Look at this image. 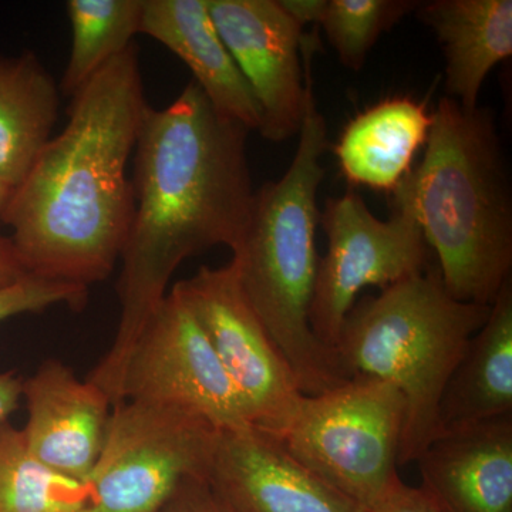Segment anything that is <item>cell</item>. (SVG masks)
<instances>
[{
  "label": "cell",
  "mask_w": 512,
  "mask_h": 512,
  "mask_svg": "<svg viewBox=\"0 0 512 512\" xmlns=\"http://www.w3.org/2000/svg\"><path fill=\"white\" fill-rule=\"evenodd\" d=\"M248 128L221 116L190 82L164 109L147 106L134 147V212L117 282L120 319L87 380L120 404L128 353L185 259L237 244L255 191Z\"/></svg>",
  "instance_id": "6da1fadb"
},
{
  "label": "cell",
  "mask_w": 512,
  "mask_h": 512,
  "mask_svg": "<svg viewBox=\"0 0 512 512\" xmlns=\"http://www.w3.org/2000/svg\"><path fill=\"white\" fill-rule=\"evenodd\" d=\"M146 107L136 43L74 94L66 127L0 211L26 274L86 288L113 274L133 218L127 167Z\"/></svg>",
  "instance_id": "7a4b0ae2"
},
{
  "label": "cell",
  "mask_w": 512,
  "mask_h": 512,
  "mask_svg": "<svg viewBox=\"0 0 512 512\" xmlns=\"http://www.w3.org/2000/svg\"><path fill=\"white\" fill-rule=\"evenodd\" d=\"M393 194L412 207L446 291L490 306L512 278L510 175L491 114L443 97L423 160Z\"/></svg>",
  "instance_id": "3957f363"
},
{
  "label": "cell",
  "mask_w": 512,
  "mask_h": 512,
  "mask_svg": "<svg viewBox=\"0 0 512 512\" xmlns=\"http://www.w3.org/2000/svg\"><path fill=\"white\" fill-rule=\"evenodd\" d=\"M328 143L312 89L291 165L281 180L255 192L247 227L231 249L249 303L305 396L349 380L335 350L316 338L309 322L320 259L318 192L326 174L320 160Z\"/></svg>",
  "instance_id": "277c9868"
},
{
  "label": "cell",
  "mask_w": 512,
  "mask_h": 512,
  "mask_svg": "<svg viewBox=\"0 0 512 512\" xmlns=\"http://www.w3.org/2000/svg\"><path fill=\"white\" fill-rule=\"evenodd\" d=\"M490 306L457 301L433 269L365 296L350 309L336 355L349 379L373 377L402 394L399 464L416 463L440 436L444 390Z\"/></svg>",
  "instance_id": "5b68a950"
},
{
  "label": "cell",
  "mask_w": 512,
  "mask_h": 512,
  "mask_svg": "<svg viewBox=\"0 0 512 512\" xmlns=\"http://www.w3.org/2000/svg\"><path fill=\"white\" fill-rule=\"evenodd\" d=\"M403 420L404 400L396 387L355 376L328 392L303 396L278 440L316 476L369 511L399 476Z\"/></svg>",
  "instance_id": "8992f818"
},
{
  "label": "cell",
  "mask_w": 512,
  "mask_h": 512,
  "mask_svg": "<svg viewBox=\"0 0 512 512\" xmlns=\"http://www.w3.org/2000/svg\"><path fill=\"white\" fill-rule=\"evenodd\" d=\"M218 436L210 421L188 410L117 404L83 512H160L185 480L208 477Z\"/></svg>",
  "instance_id": "52a82bcc"
},
{
  "label": "cell",
  "mask_w": 512,
  "mask_h": 512,
  "mask_svg": "<svg viewBox=\"0 0 512 512\" xmlns=\"http://www.w3.org/2000/svg\"><path fill=\"white\" fill-rule=\"evenodd\" d=\"M393 195L394 214L386 221L375 217L355 191L329 198L320 212L328 252L319 259L309 322L316 338L332 350L363 289L384 291L426 268L429 247L412 207Z\"/></svg>",
  "instance_id": "ba28073f"
},
{
  "label": "cell",
  "mask_w": 512,
  "mask_h": 512,
  "mask_svg": "<svg viewBox=\"0 0 512 512\" xmlns=\"http://www.w3.org/2000/svg\"><path fill=\"white\" fill-rule=\"evenodd\" d=\"M173 288L210 340L251 427L281 437L305 394L249 303L234 264L201 266Z\"/></svg>",
  "instance_id": "9c48e42d"
},
{
  "label": "cell",
  "mask_w": 512,
  "mask_h": 512,
  "mask_svg": "<svg viewBox=\"0 0 512 512\" xmlns=\"http://www.w3.org/2000/svg\"><path fill=\"white\" fill-rule=\"evenodd\" d=\"M126 400L188 410L220 431L251 427L210 340L174 288L128 353L120 382V403Z\"/></svg>",
  "instance_id": "30bf717a"
},
{
  "label": "cell",
  "mask_w": 512,
  "mask_h": 512,
  "mask_svg": "<svg viewBox=\"0 0 512 512\" xmlns=\"http://www.w3.org/2000/svg\"><path fill=\"white\" fill-rule=\"evenodd\" d=\"M222 42L262 113L259 133L282 143L301 131L315 45L278 0H208Z\"/></svg>",
  "instance_id": "8fae6325"
},
{
  "label": "cell",
  "mask_w": 512,
  "mask_h": 512,
  "mask_svg": "<svg viewBox=\"0 0 512 512\" xmlns=\"http://www.w3.org/2000/svg\"><path fill=\"white\" fill-rule=\"evenodd\" d=\"M231 512H369L264 431H220L207 477Z\"/></svg>",
  "instance_id": "7c38bea8"
},
{
  "label": "cell",
  "mask_w": 512,
  "mask_h": 512,
  "mask_svg": "<svg viewBox=\"0 0 512 512\" xmlns=\"http://www.w3.org/2000/svg\"><path fill=\"white\" fill-rule=\"evenodd\" d=\"M28 421L23 436L33 456L72 480L86 483L103 450L109 429V396L69 366L47 359L23 380Z\"/></svg>",
  "instance_id": "4fadbf2b"
},
{
  "label": "cell",
  "mask_w": 512,
  "mask_h": 512,
  "mask_svg": "<svg viewBox=\"0 0 512 512\" xmlns=\"http://www.w3.org/2000/svg\"><path fill=\"white\" fill-rule=\"evenodd\" d=\"M416 463L441 512H512V414L440 434Z\"/></svg>",
  "instance_id": "5bb4252c"
},
{
  "label": "cell",
  "mask_w": 512,
  "mask_h": 512,
  "mask_svg": "<svg viewBox=\"0 0 512 512\" xmlns=\"http://www.w3.org/2000/svg\"><path fill=\"white\" fill-rule=\"evenodd\" d=\"M141 33L187 64L192 82L221 116L249 131L261 130L258 101L222 42L208 0H144Z\"/></svg>",
  "instance_id": "9a60e30c"
},
{
  "label": "cell",
  "mask_w": 512,
  "mask_h": 512,
  "mask_svg": "<svg viewBox=\"0 0 512 512\" xmlns=\"http://www.w3.org/2000/svg\"><path fill=\"white\" fill-rule=\"evenodd\" d=\"M416 9L443 47L447 97L477 109L488 74L512 56L511 0H433Z\"/></svg>",
  "instance_id": "2e32d148"
},
{
  "label": "cell",
  "mask_w": 512,
  "mask_h": 512,
  "mask_svg": "<svg viewBox=\"0 0 512 512\" xmlns=\"http://www.w3.org/2000/svg\"><path fill=\"white\" fill-rule=\"evenodd\" d=\"M512 414V278L491 303L448 380L440 403V434Z\"/></svg>",
  "instance_id": "e0dca14e"
},
{
  "label": "cell",
  "mask_w": 512,
  "mask_h": 512,
  "mask_svg": "<svg viewBox=\"0 0 512 512\" xmlns=\"http://www.w3.org/2000/svg\"><path fill=\"white\" fill-rule=\"evenodd\" d=\"M430 127L423 104L407 97L380 101L357 114L340 136V168L350 183L393 192L412 171Z\"/></svg>",
  "instance_id": "ac0fdd59"
},
{
  "label": "cell",
  "mask_w": 512,
  "mask_h": 512,
  "mask_svg": "<svg viewBox=\"0 0 512 512\" xmlns=\"http://www.w3.org/2000/svg\"><path fill=\"white\" fill-rule=\"evenodd\" d=\"M59 103V87L36 53L0 55V184L9 192L52 140Z\"/></svg>",
  "instance_id": "d6986e66"
},
{
  "label": "cell",
  "mask_w": 512,
  "mask_h": 512,
  "mask_svg": "<svg viewBox=\"0 0 512 512\" xmlns=\"http://www.w3.org/2000/svg\"><path fill=\"white\" fill-rule=\"evenodd\" d=\"M144 0H69L72 47L60 90L70 99L141 33Z\"/></svg>",
  "instance_id": "ffe728a7"
},
{
  "label": "cell",
  "mask_w": 512,
  "mask_h": 512,
  "mask_svg": "<svg viewBox=\"0 0 512 512\" xmlns=\"http://www.w3.org/2000/svg\"><path fill=\"white\" fill-rule=\"evenodd\" d=\"M89 485L33 456L22 429L0 423V512H83Z\"/></svg>",
  "instance_id": "44dd1931"
},
{
  "label": "cell",
  "mask_w": 512,
  "mask_h": 512,
  "mask_svg": "<svg viewBox=\"0 0 512 512\" xmlns=\"http://www.w3.org/2000/svg\"><path fill=\"white\" fill-rule=\"evenodd\" d=\"M417 5L409 0H326L319 25L340 63L357 72L379 37Z\"/></svg>",
  "instance_id": "7402d4cb"
},
{
  "label": "cell",
  "mask_w": 512,
  "mask_h": 512,
  "mask_svg": "<svg viewBox=\"0 0 512 512\" xmlns=\"http://www.w3.org/2000/svg\"><path fill=\"white\" fill-rule=\"evenodd\" d=\"M89 298L86 286L47 281L28 275L8 288L0 289V322L23 315L39 313L56 305L82 311Z\"/></svg>",
  "instance_id": "603a6c76"
},
{
  "label": "cell",
  "mask_w": 512,
  "mask_h": 512,
  "mask_svg": "<svg viewBox=\"0 0 512 512\" xmlns=\"http://www.w3.org/2000/svg\"><path fill=\"white\" fill-rule=\"evenodd\" d=\"M160 512H231L211 490L207 478H188Z\"/></svg>",
  "instance_id": "cb8c5ba5"
},
{
  "label": "cell",
  "mask_w": 512,
  "mask_h": 512,
  "mask_svg": "<svg viewBox=\"0 0 512 512\" xmlns=\"http://www.w3.org/2000/svg\"><path fill=\"white\" fill-rule=\"evenodd\" d=\"M369 512H441L419 487L404 484L397 476Z\"/></svg>",
  "instance_id": "d4e9b609"
},
{
  "label": "cell",
  "mask_w": 512,
  "mask_h": 512,
  "mask_svg": "<svg viewBox=\"0 0 512 512\" xmlns=\"http://www.w3.org/2000/svg\"><path fill=\"white\" fill-rule=\"evenodd\" d=\"M26 276L12 241L0 232V289L16 284Z\"/></svg>",
  "instance_id": "484cf974"
},
{
  "label": "cell",
  "mask_w": 512,
  "mask_h": 512,
  "mask_svg": "<svg viewBox=\"0 0 512 512\" xmlns=\"http://www.w3.org/2000/svg\"><path fill=\"white\" fill-rule=\"evenodd\" d=\"M23 380L15 370L0 373V423L8 421L10 414L19 407Z\"/></svg>",
  "instance_id": "4316f807"
},
{
  "label": "cell",
  "mask_w": 512,
  "mask_h": 512,
  "mask_svg": "<svg viewBox=\"0 0 512 512\" xmlns=\"http://www.w3.org/2000/svg\"><path fill=\"white\" fill-rule=\"evenodd\" d=\"M286 15L295 20L301 28L309 23H319L325 10L326 0H278Z\"/></svg>",
  "instance_id": "83f0119b"
},
{
  "label": "cell",
  "mask_w": 512,
  "mask_h": 512,
  "mask_svg": "<svg viewBox=\"0 0 512 512\" xmlns=\"http://www.w3.org/2000/svg\"><path fill=\"white\" fill-rule=\"evenodd\" d=\"M10 192L0 184V211L5 207L6 201H8Z\"/></svg>",
  "instance_id": "f1b7e54d"
}]
</instances>
